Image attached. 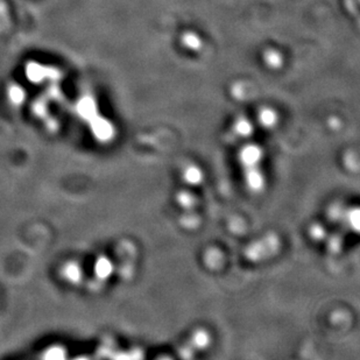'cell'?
<instances>
[{
    "mask_svg": "<svg viewBox=\"0 0 360 360\" xmlns=\"http://www.w3.org/2000/svg\"><path fill=\"white\" fill-rule=\"evenodd\" d=\"M279 247V240L275 236L263 238V240L254 243L246 249V258L252 261H260L266 259L268 256H273Z\"/></svg>",
    "mask_w": 360,
    "mask_h": 360,
    "instance_id": "1",
    "label": "cell"
},
{
    "mask_svg": "<svg viewBox=\"0 0 360 360\" xmlns=\"http://www.w3.org/2000/svg\"><path fill=\"white\" fill-rule=\"evenodd\" d=\"M261 158H263V151L256 145H249L240 151V163L245 168L258 166Z\"/></svg>",
    "mask_w": 360,
    "mask_h": 360,
    "instance_id": "2",
    "label": "cell"
},
{
    "mask_svg": "<svg viewBox=\"0 0 360 360\" xmlns=\"http://www.w3.org/2000/svg\"><path fill=\"white\" fill-rule=\"evenodd\" d=\"M246 183L249 189L253 191H260L265 186L263 174L256 167L246 168Z\"/></svg>",
    "mask_w": 360,
    "mask_h": 360,
    "instance_id": "3",
    "label": "cell"
},
{
    "mask_svg": "<svg viewBox=\"0 0 360 360\" xmlns=\"http://www.w3.org/2000/svg\"><path fill=\"white\" fill-rule=\"evenodd\" d=\"M209 335L203 330L195 332L191 337V346L194 349H204L209 344Z\"/></svg>",
    "mask_w": 360,
    "mask_h": 360,
    "instance_id": "4",
    "label": "cell"
},
{
    "mask_svg": "<svg viewBox=\"0 0 360 360\" xmlns=\"http://www.w3.org/2000/svg\"><path fill=\"white\" fill-rule=\"evenodd\" d=\"M184 180L189 184H198L202 181V172L198 170L197 167H188L183 174Z\"/></svg>",
    "mask_w": 360,
    "mask_h": 360,
    "instance_id": "5",
    "label": "cell"
},
{
    "mask_svg": "<svg viewBox=\"0 0 360 360\" xmlns=\"http://www.w3.org/2000/svg\"><path fill=\"white\" fill-rule=\"evenodd\" d=\"M112 272V265L110 263V260L105 259V258H101L98 260L96 263V273H97L98 277L105 279L108 277Z\"/></svg>",
    "mask_w": 360,
    "mask_h": 360,
    "instance_id": "6",
    "label": "cell"
},
{
    "mask_svg": "<svg viewBox=\"0 0 360 360\" xmlns=\"http://www.w3.org/2000/svg\"><path fill=\"white\" fill-rule=\"evenodd\" d=\"M177 202L184 209H190L191 206H194L195 198L193 195L189 194L187 191H182L177 195Z\"/></svg>",
    "mask_w": 360,
    "mask_h": 360,
    "instance_id": "7",
    "label": "cell"
},
{
    "mask_svg": "<svg viewBox=\"0 0 360 360\" xmlns=\"http://www.w3.org/2000/svg\"><path fill=\"white\" fill-rule=\"evenodd\" d=\"M220 258H222V256H220V253L218 251L211 249L206 256V261L208 263V266H210V268L217 266L220 263Z\"/></svg>",
    "mask_w": 360,
    "mask_h": 360,
    "instance_id": "8",
    "label": "cell"
},
{
    "mask_svg": "<svg viewBox=\"0 0 360 360\" xmlns=\"http://www.w3.org/2000/svg\"><path fill=\"white\" fill-rule=\"evenodd\" d=\"M347 220H349L350 225L354 229V231L359 230V210L354 209L347 213Z\"/></svg>",
    "mask_w": 360,
    "mask_h": 360,
    "instance_id": "9",
    "label": "cell"
},
{
    "mask_svg": "<svg viewBox=\"0 0 360 360\" xmlns=\"http://www.w3.org/2000/svg\"><path fill=\"white\" fill-rule=\"evenodd\" d=\"M65 275H67V277H69L72 281H77L79 277H81V272H79V267L75 266V265H70V266L65 268Z\"/></svg>",
    "mask_w": 360,
    "mask_h": 360,
    "instance_id": "10",
    "label": "cell"
},
{
    "mask_svg": "<svg viewBox=\"0 0 360 360\" xmlns=\"http://www.w3.org/2000/svg\"><path fill=\"white\" fill-rule=\"evenodd\" d=\"M310 234H311V237L315 239V240H322L325 236V231L321 225H318V224H315L311 229H310Z\"/></svg>",
    "mask_w": 360,
    "mask_h": 360,
    "instance_id": "11",
    "label": "cell"
},
{
    "mask_svg": "<svg viewBox=\"0 0 360 360\" xmlns=\"http://www.w3.org/2000/svg\"><path fill=\"white\" fill-rule=\"evenodd\" d=\"M236 130H237L239 136L245 137V136H249V134L251 133V125L246 123V122H239V123L237 124V126H236Z\"/></svg>",
    "mask_w": 360,
    "mask_h": 360,
    "instance_id": "12",
    "label": "cell"
},
{
    "mask_svg": "<svg viewBox=\"0 0 360 360\" xmlns=\"http://www.w3.org/2000/svg\"><path fill=\"white\" fill-rule=\"evenodd\" d=\"M197 223V218L193 216V215H189V216H184L183 218H182V224H183V227H189V229L196 227V224Z\"/></svg>",
    "mask_w": 360,
    "mask_h": 360,
    "instance_id": "13",
    "label": "cell"
},
{
    "mask_svg": "<svg viewBox=\"0 0 360 360\" xmlns=\"http://www.w3.org/2000/svg\"><path fill=\"white\" fill-rule=\"evenodd\" d=\"M329 249L332 252H338L339 249H341V239L339 238H334L332 240H330V244H329Z\"/></svg>",
    "mask_w": 360,
    "mask_h": 360,
    "instance_id": "14",
    "label": "cell"
},
{
    "mask_svg": "<svg viewBox=\"0 0 360 360\" xmlns=\"http://www.w3.org/2000/svg\"><path fill=\"white\" fill-rule=\"evenodd\" d=\"M261 120H263V123L265 124V125H270V124L273 123L274 122V117L272 115V113L270 112H265L263 113V117H261Z\"/></svg>",
    "mask_w": 360,
    "mask_h": 360,
    "instance_id": "15",
    "label": "cell"
}]
</instances>
